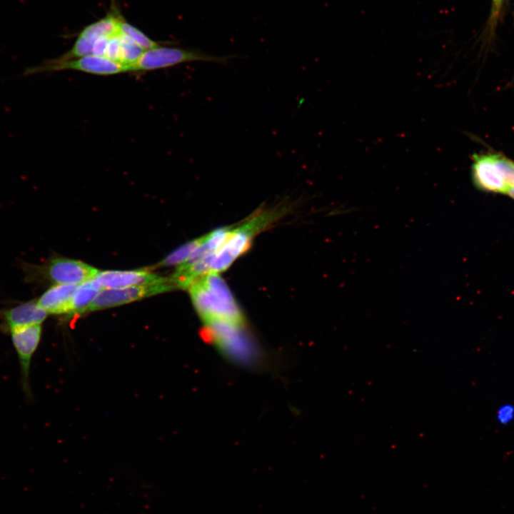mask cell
I'll list each match as a JSON object with an SVG mask.
<instances>
[{
    "instance_id": "6da1fadb",
    "label": "cell",
    "mask_w": 514,
    "mask_h": 514,
    "mask_svg": "<svg viewBox=\"0 0 514 514\" xmlns=\"http://www.w3.org/2000/svg\"><path fill=\"white\" fill-rule=\"evenodd\" d=\"M188 288L203 325L213 323L246 325L229 288L218 273H209L199 277Z\"/></svg>"
},
{
    "instance_id": "7a4b0ae2",
    "label": "cell",
    "mask_w": 514,
    "mask_h": 514,
    "mask_svg": "<svg viewBox=\"0 0 514 514\" xmlns=\"http://www.w3.org/2000/svg\"><path fill=\"white\" fill-rule=\"evenodd\" d=\"M281 209H268L258 212L238 226L231 228L223 244L199 259L205 273L226 270L249 248L253 237L273 222L281 214Z\"/></svg>"
},
{
    "instance_id": "3957f363",
    "label": "cell",
    "mask_w": 514,
    "mask_h": 514,
    "mask_svg": "<svg viewBox=\"0 0 514 514\" xmlns=\"http://www.w3.org/2000/svg\"><path fill=\"white\" fill-rule=\"evenodd\" d=\"M471 179L480 191L506 195L514 188V161L488 151L472 156Z\"/></svg>"
},
{
    "instance_id": "277c9868",
    "label": "cell",
    "mask_w": 514,
    "mask_h": 514,
    "mask_svg": "<svg viewBox=\"0 0 514 514\" xmlns=\"http://www.w3.org/2000/svg\"><path fill=\"white\" fill-rule=\"evenodd\" d=\"M233 57V55L214 56L196 49L159 46L144 51L138 60L130 66V71H153L193 61L226 64Z\"/></svg>"
},
{
    "instance_id": "5b68a950",
    "label": "cell",
    "mask_w": 514,
    "mask_h": 514,
    "mask_svg": "<svg viewBox=\"0 0 514 514\" xmlns=\"http://www.w3.org/2000/svg\"><path fill=\"white\" fill-rule=\"evenodd\" d=\"M66 70L78 71L100 76L131 72L128 65L111 60L106 56L91 54L65 61H56L53 59H46L39 64L26 68L22 76H29L45 72Z\"/></svg>"
},
{
    "instance_id": "8992f818",
    "label": "cell",
    "mask_w": 514,
    "mask_h": 514,
    "mask_svg": "<svg viewBox=\"0 0 514 514\" xmlns=\"http://www.w3.org/2000/svg\"><path fill=\"white\" fill-rule=\"evenodd\" d=\"M24 268L28 280L41 275L55 284L69 285H79L92 279L99 271L80 261L61 257L53 258L41 267L27 265Z\"/></svg>"
},
{
    "instance_id": "52a82bcc",
    "label": "cell",
    "mask_w": 514,
    "mask_h": 514,
    "mask_svg": "<svg viewBox=\"0 0 514 514\" xmlns=\"http://www.w3.org/2000/svg\"><path fill=\"white\" fill-rule=\"evenodd\" d=\"M173 288L175 287L169 280L165 283L153 285L102 288L91 303L89 311L121 306Z\"/></svg>"
},
{
    "instance_id": "ba28073f",
    "label": "cell",
    "mask_w": 514,
    "mask_h": 514,
    "mask_svg": "<svg viewBox=\"0 0 514 514\" xmlns=\"http://www.w3.org/2000/svg\"><path fill=\"white\" fill-rule=\"evenodd\" d=\"M9 332L20 364L23 390L26 395H29L30 364L31 358L40 343L41 326V324L26 326L12 329Z\"/></svg>"
},
{
    "instance_id": "9c48e42d",
    "label": "cell",
    "mask_w": 514,
    "mask_h": 514,
    "mask_svg": "<svg viewBox=\"0 0 514 514\" xmlns=\"http://www.w3.org/2000/svg\"><path fill=\"white\" fill-rule=\"evenodd\" d=\"M101 288H116L136 286L153 285L168 281L146 270L103 271L94 278Z\"/></svg>"
},
{
    "instance_id": "30bf717a",
    "label": "cell",
    "mask_w": 514,
    "mask_h": 514,
    "mask_svg": "<svg viewBox=\"0 0 514 514\" xmlns=\"http://www.w3.org/2000/svg\"><path fill=\"white\" fill-rule=\"evenodd\" d=\"M47 315V312L38 304L37 301L20 303L4 310L1 313L4 327L8 331L19 327L41 324Z\"/></svg>"
},
{
    "instance_id": "8fae6325",
    "label": "cell",
    "mask_w": 514,
    "mask_h": 514,
    "mask_svg": "<svg viewBox=\"0 0 514 514\" xmlns=\"http://www.w3.org/2000/svg\"><path fill=\"white\" fill-rule=\"evenodd\" d=\"M77 286L55 284L40 296L37 303L48 314H70L73 295Z\"/></svg>"
},
{
    "instance_id": "7c38bea8",
    "label": "cell",
    "mask_w": 514,
    "mask_h": 514,
    "mask_svg": "<svg viewBox=\"0 0 514 514\" xmlns=\"http://www.w3.org/2000/svg\"><path fill=\"white\" fill-rule=\"evenodd\" d=\"M121 14L114 6L106 16L99 21L85 26L78 36L83 37L93 43L101 36L111 37L119 34V21Z\"/></svg>"
},
{
    "instance_id": "4fadbf2b",
    "label": "cell",
    "mask_w": 514,
    "mask_h": 514,
    "mask_svg": "<svg viewBox=\"0 0 514 514\" xmlns=\"http://www.w3.org/2000/svg\"><path fill=\"white\" fill-rule=\"evenodd\" d=\"M101 289L94 278L78 285L73 295L70 314L80 315L88 311L91 303Z\"/></svg>"
},
{
    "instance_id": "5bb4252c",
    "label": "cell",
    "mask_w": 514,
    "mask_h": 514,
    "mask_svg": "<svg viewBox=\"0 0 514 514\" xmlns=\"http://www.w3.org/2000/svg\"><path fill=\"white\" fill-rule=\"evenodd\" d=\"M119 34L128 37L144 51L161 46L159 42L151 39L140 29L127 22L122 16L119 21Z\"/></svg>"
},
{
    "instance_id": "9a60e30c",
    "label": "cell",
    "mask_w": 514,
    "mask_h": 514,
    "mask_svg": "<svg viewBox=\"0 0 514 514\" xmlns=\"http://www.w3.org/2000/svg\"><path fill=\"white\" fill-rule=\"evenodd\" d=\"M203 236L189 241L168 255L159 264L162 266H180L185 263L201 245Z\"/></svg>"
},
{
    "instance_id": "2e32d148",
    "label": "cell",
    "mask_w": 514,
    "mask_h": 514,
    "mask_svg": "<svg viewBox=\"0 0 514 514\" xmlns=\"http://www.w3.org/2000/svg\"><path fill=\"white\" fill-rule=\"evenodd\" d=\"M94 43L78 36L73 46L61 56L53 59L56 61H65L92 54Z\"/></svg>"
},
{
    "instance_id": "e0dca14e",
    "label": "cell",
    "mask_w": 514,
    "mask_h": 514,
    "mask_svg": "<svg viewBox=\"0 0 514 514\" xmlns=\"http://www.w3.org/2000/svg\"><path fill=\"white\" fill-rule=\"evenodd\" d=\"M121 44V63L131 66L135 63L144 50L128 37L119 34Z\"/></svg>"
},
{
    "instance_id": "ac0fdd59",
    "label": "cell",
    "mask_w": 514,
    "mask_h": 514,
    "mask_svg": "<svg viewBox=\"0 0 514 514\" xmlns=\"http://www.w3.org/2000/svg\"><path fill=\"white\" fill-rule=\"evenodd\" d=\"M104 56L121 63V44L119 35L109 38Z\"/></svg>"
},
{
    "instance_id": "d6986e66",
    "label": "cell",
    "mask_w": 514,
    "mask_h": 514,
    "mask_svg": "<svg viewBox=\"0 0 514 514\" xmlns=\"http://www.w3.org/2000/svg\"><path fill=\"white\" fill-rule=\"evenodd\" d=\"M497 421L501 425H508L514 419V405L505 403L496 410Z\"/></svg>"
},
{
    "instance_id": "ffe728a7",
    "label": "cell",
    "mask_w": 514,
    "mask_h": 514,
    "mask_svg": "<svg viewBox=\"0 0 514 514\" xmlns=\"http://www.w3.org/2000/svg\"><path fill=\"white\" fill-rule=\"evenodd\" d=\"M109 38V36L98 38L94 43L92 54L104 56Z\"/></svg>"
},
{
    "instance_id": "44dd1931",
    "label": "cell",
    "mask_w": 514,
    "mask_h": 514,
    "mask_svg": "<svg viewBox=\"0 0 514 514\" xmlns=\"http://www.w3.org/2000/svg\"><path fill=\"white\" fill-rule=\"evenodd\" d=\"M503 1L504 0H497L495 6L493 8L491 16V25L494 24L496 22L498 15L500 12Z\"/></svg>"
},
{
    "instance_id": "7402d4cb",
    "label": "cell",
    "mask_w": 514,
    "mask_h": 514,
    "mask_svg": "<svg viewBox=\"0 0 514 514\" xmlns=\"http://www.w3.org/2000/svg\"><path fill=\"white\" fill-rule=\"evenodd\" d=\"M507 196H508V197H510L512 200L514 201V188L512 189V190H510V191L508 193Z\"/></svg>"
},
{
    "instance_id": "603a6c76",
    "label": "cell",
    "mask_w": 514,
    "mask_h": 514,
    "mask_svg": "<svg viewBox=\"0 0 514 514\" xmlns=\"http://www.w3.org/2000/svg\"><path fill=\"white\" fill-rule=\"evenodd\" d=\"M497 0H493V8L495 6Z\"/></svg>"
}]
</instances>
